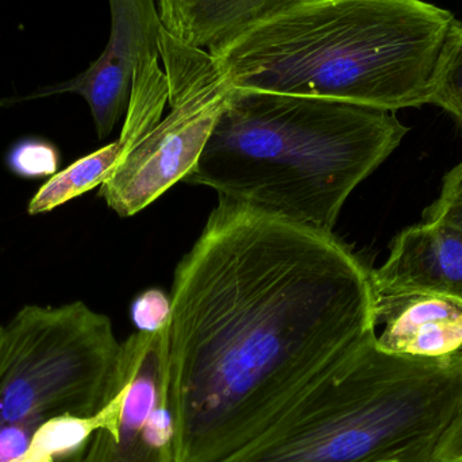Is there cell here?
<instances>
[{"instance_id": "1", "label": "cell", "mask_w": 462, "mask_h": 462, "mask_svg": "<svg viewBox=\"0 0 462 462\" xmlns=\"http://www.w3.org/2000/svg\"><path fill=\"white\" fill-rule=\"evenodd\" d=\"M171 301L176 462L246 449L376 331L371 269L333 231L226 198L179 263Z\"/></svg>"}, {"instance_id": "2", "label": "cell", "mask_w": 462, "mask_h": 462, "mask_svg": "<svg viewBox=\"0 0 462 462\" xmlns=\"http://www.w3.org/2000/svg\"><path fill=\"white\" fill-rule=\"evenodd\" d=\"M457 23L423 0H282L208 53L234 88L396 113L430 105Z\"/></svg>"}, {"instance_id": "3", "label": "cell", "mask_w": 462, "mask_h": 462, "mask_svg": "<svg viewBox=\"0 0 462 462\" xmlns=\"http://www.w3.org/2000/svg\"><path fill=\"white\" fill-rule=\"evenodd\" d=\"M409 132L395 111L234 88L183 181L333 231L350 194Z\"/></svg>"}, {"instance_id": "4", "label": "cell", "mask_w": 462, "mask_h": 462, "mask_svg": "<svg viewBox=\"0 0 462 462\" xmlns=\"http://www.w3.org/2000/svg\"><path fill=\"white\" fill-rule=\"evenodd\" d=\"M461 410L462 355H395L374 331L279 425L222 462H430Z\"/></svg>"}, {"instance_id": "5", "label": "cell", "mask_w": 462, "mask_h": 462, "mask_svg": "<svg viewBox=\"0 0 462 462\" xmlns=\"http://www.w3.org/2000/svg\"><path fill=\"white\" fill-rule=\"evenodd\" d=\"M121 342L83 301L24 306L0 326V429L34 434L57 418H91L116 393Z\"/></svg>"}, {"instance_id": "6", "label": "cell", "mask_w": 462, "mask_h": 462, "mask_svg": "<svg viewBox=\"0 0 462 462\" xmlns=\"http://www.w3.org/2000/svg\"><path fill=\"white\" fill-rule=\"evenodd\" d=\"M160 59L170 113L116 162L99 197L122 218L135 216L191 172L234 87L208 51L189 48L164 29Z\"/></svg>"}, {"instance_id": "7", "label": "cell", "mask_w": 462, "mask_h": 462, "mask_svg": "<svg viewBox=\"0 0 462 462\" xmlns=\"http://www.w3.org/2000/svg\"><path fill=\"white\" fill-rule=\"evenodd\" d=\"M168 326L156 333L137 331L122 342L116 368L124 404L116 434L99 429L73 462H176L167 399Z\"/></svg>"}, {"instance_id": "8", "label": "cell", "mask_w": 462, "mask_h": 462, "mask_svg": "<svg viewBox=\"0 0 462 462\" xmlns=\"http://www.w3.org/2000/svg\"><path fill=\"white\" fill-rule=\"evenodd\" d=\"M110 40L105 51L83 73L38 89L22 100L61 94L83 97L91 110L97 137L105 140L129 106L133 76L143 57L159 51L162 30L156 0H108Z\"/></svg>"}, {"instance_id": "9", "label": "cell", "mask_w": 462, "mask_h": 462, "mask_svg": "<svg viewBox=\"0 0 462 462\" xmlns=\"http://www.w3.org/2000/svg\"><path fill=\"white\" fill-rule=\"evenodd\" d=\"M376 295L428 291L462 301V233L441 222L423 221L396 236L390 255L371 269Z\"/></svg>"}, {"instance_id": "10", "label": "cell", "mask_w": 462, "mask_h": 462, "mask_svg": "<svg viewBox=\"0 0 462 462\" xmlns=\"http://www.w3.org/2000/svg\"><path fill=\"white\" fill-rule=\"evenodd\" d=\"M376 341L382 349L418 358L462 355V301L428 291L374 293Z\"/></svg>"}, {"instance_id": "11", "label": "cell", "mask_w": 462, "mask_h": 462, "mask_svg": "<svg viewBox=\"0 0 462 462\" xmlns=\"http://www.w3.org/2000/svg\"><path fill=\"white\" fill-rule=\"evenodd\" d=\"M282 0H157L162 29L189 48L210 51Z\"/></svg>"}, {"instance_id": "12", "label": "cell", "mask_w": 462, "mask_h": 462, "mask_svg": "<svg viewBox=\"0 0 462 462\" xmlns=\"http://www.w3.org/2000/svg\"><path fill=\"white\" fill-rule=\"evenodd\" d=\"M121 152V145L116 140L54 173L30 200L27 208L30 216L51 213L60 206L102 186L113 172Z\"/></svg>"}, {"instance_id": "13", "label": "cell", "mask_w": 462, "mask_h": 462, "mask_svg": "<svg viewBox=\"0 0 462 462\" xmlns=\"http://www.w3.org/2000/svg\"><path fill=\"white\" fill-rule=\"evenodd\" d=\"M159 60L160 49L143 57L135 68L126 119L118 138L121 157L162 119L168 103V83Z\"/></svg>"}, {"instance_id": "14", "label": "cell", "mask_w": 462, "mask_h": 462, "mask_svg": "<svg viewBox=\"0 0 462 462\" xmlns=\"http://www.w3.org/2000/svg\"><path fill=\"white\" fill-rule=\"evenodd\" d=\"M430 105L455 116L462 125V23L456 24L439 70Z\"/></svg>"}, {"instance_id": "15", "label": "cell", "mask_w": 462, "mask_h": 462, "mask_svg": "<svg viewBox=\"0 0 462 462\" xmlns=\"http://www.w3.org/2000/svg\"><path fill=\"white\" fill-rule=\"evenodd\" d=\"M59 153L45 141L27 140L8 154V165L16 175L26 179L51 178L57 173Z\"/></svg>"}, {"instance_id": "16", "label": "cell", "mask_w": 462, "mask_h": 462, "mask_svg": "<svg viewBox=\"0 0 462 462\" xmlns=\"http://www.w3.org/2000/svg\"><path fill=\"white\" fill-rule=\"evenodd\" d=\"M423 221L441 222L462 233V162L445 175L439 197L426 208Z\"/></svg>"}, {"instance_id": "17", "label": "cell", "mask_w": 462, "mask_h": 462, "mask_svg": "<svg viewBox=\"0 0 462 462\" xmlns=\"http://www.w3.org/2000/svg\"><path fill=\"white\" fill-rule=\"evenodd\" d=\"M172 301L171 295L162 290L152 288L140 293L133 300L130 314L137 331L143 333H156L170 325Z\"/></svg>"}, {"instance_id": "18", "label": "cell", "mask_w": 462, "mask_h": 462, "mask_svg": "<svg viewBox=\"0 0 462 462\" xmlns=\"http://www.w3.org/2000/svg\"><path fill=\"white\" fill-rule=\"evenodd\" d=\"M32 434L22 428L0 429V462H13L26 453Z\"/></svg>"}, {"instance_id": "19", "label": "cell", "mask_w": 462, "mask_h": 462, "mask_svg": "<svg viewBox=\"0 0 462 462\" xmlns=\"http://www.w3.org/2000/svg\"><path fill=\"white\" fill-rule=\"evenodd\" d=\"M430 462H462V410L442 437Z\"/></svg>"}]
</instances>
